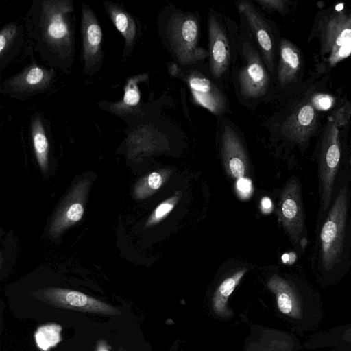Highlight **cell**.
I'll use <instances>...</instances> for the list:
<instances>
[{"mask_svg":"<svg viewBox=\"0 0 351 351\" xmlns=\"http://www.w3.org/2000/svg\"><path fill=\"white\" fill-rule=\"evenodd\" d=\"M310 263L316 276L326 282L340 278L351 267V167L348 162L328 210L316 221Z\"/></svg>","mask_w":351,"mask_h":351,"instance_id":"6da1fadb","label":"cell"},{"mask_svg":"<svg viewBox=\"0 0 351 351\" xmlns=\"http://www.w3.org/2000/svg\"><path fill=\"white\" fill-rule=\"evenodd\" d=\"M71 0H34L24 20L27 48L49 67L71 73L75 55Z\"/></svg>","mask_w":351,"mask_h":351,"instance_id":"7a4b0ae2","label":"cell"},{"mask_svg":"<svg viewBox=\"0 0 351 351\" xmlns=\"http://www.w3.org/2000/svg\"><path fill=\"white\" fill-rule=\"evenodd\" d=\"M349 104L334 111L328 118L317 150L319 207L317 221L328 210L339 175L346 164L343 158L340 128L350 117Z\"/></svg>","mask_w":351,"mask_h":351,"instance_id":"3957f363","label":"cell"},{"mask_svg":"<svg viewBox=\"0 0 351 351\" xmlns=\"http://www.w3.org/2000/svg\"><path fill=\"white\" fill-rule=\"evenodd\" d=\"M311 35L319 43L317 71H329L351 54V12L335 9L321 11L315 19Z\"/></svg>","mask_w":351,"mask_h":351,"instance_id":"277c9868","label":"cell"},{"mask_svg":"<svg viewBox=\"0 0 351 351\" xmlns=\"http://www.w3.org/2000/svg\"><path fill=\"white\" fill-rule=\"evenodd\" d=\"M160 28L163 43L181 66H193L208 56L199 46L200 23L195 14L174 11Z\"/></svg>","mask_w":351,"mask_h":351,"instance_id":"5b68a950","label":"cell"},{"mask_svg":"<svg viewBox=\"0 0 351 351\" xmlns=\"http://www.w3.org/2000/svg\"><path fill=\"white\" fill-rule=\"evenodd\" d=\"M277 215L295 250L303 254L308 244V234L302 185L296 176L291 177L283 186Z\"/></svg>","mask_w":351,"mask_h":351,"instance_id":"8992f818","label":"cell"},{"mask_svg":"<svg viewBox=\"0 0 351 351\" xmlns=\"http://www.w3.org/2000/svg\"><path fill=\"white\" fill-rule=\"evenodd\" d=\"M241 44L243 62L237 71V88L243 99L255 101L267 93L271 75L252 40H243Z\"/></svg>","mask_w":351,"mask_h":351,"instance_id":"52a82bcc","label":"cell"},{"mask_svg":"<svg viewBox=\"0 0 351 351\" xmlns=\"http://www.w3.org/2000/svg\"><path fill=\"white\" fill-rule=\"evenodd\" d=\"M319 123V114L312 95L306 93L285 110L278 129L282 137L302 149L317 132Z\"/></svg>","mask_w":351,"mask_h":351,"instance_id":"ba28073f","label":"cell"},{"mask_svg":"<svg viewBox=\"0 0 351 351\" xmlns=\"http://www.w3.org/2000/svg\"><path fill=\"white\" fill-rule=\"evenodd\" d=\"M56 79L55 69L38 65L32 61L18 73L5 79L0 92L5 96L21 101L48 92Z\"/></svg>","mask_w":351,"mask_h":351,"instance_id":"9c48e42d","label":"cell"},{"mask_svg":"<svg viewBox=\"0 0 351 351\" xmlns=\"http://www.w3.org/2000/svg\"><path fill=\"white\" fill-rule=\"evenodd\" d=\"M80 36L82 72L91 77L98 73L103 65V32L95 12L86 3L82 4Z\"/></svg>","mask_w":351,"mask_h":351,"instance_id":"30bf717a","label":"cell"},{"mask_svg":"<svg viewBox=\"0 0 351 351\" xmlns=\"http://www.w3.org/2000/svg\"><path fill=\"white\" fill-rule=\"evenodd\" d=\"M209 71L221 82L233 64L232 43L219 15L210 10L208 19Z\"/></svg>","mask_w":351,"mask_h":351,"instance_id":"8fae6325","label":"cell"},{"mask_svg":"<svg viewBox=\"0 0 351 351\" xmlns=\"http://www.w3.org/2000/svg\"><path fill=\"white\" fill-rule=\"evenodd\" d=\"M33 295L58 308L106 315L121 313L117 308L77 291L48 287L35 291Z\"/></svg>","mask_w":351,"mask_h":351,"instance_id":"7c38bea8","label":"cell"},{"mask_svg":"<svg viewBox=\"0 0 351 351\" xmlns=\"http://www.w3.org/2000/svg\"><path fill=\"white\" fill-rule=\"evenodd\" d=\"M238 10L250 27L265 65L274 76L276 68V40L271 26L256 8L249 1L239 2Z\"/></svg>","mask_w":351,"mask_h":351,"instance_id":"4fadbf2b","label":"cell"},{"mask_svg":"<svg viewBox=\"0 0 351 351\" xmlns=\"http://www.w3.org/2000/svg\"><path fill=\"white\" fill-rule=\"evenodd\" d=\"M90 185L89 180H82L65 196L51 221L49 232L52 237H58L81 220Z\"/></svg>","mask_w":351,"mask_h":351,"instance_id":"5bb4252c","label":"cell"},{"mask_svg":"<svg viewBox=\"0 0 351 351\" xmlns=\"http://www.w3.org/2000/svg\"><path fill=\"white\" fill-rule=\"evenodd\" d=\"M186 82L195 101L216 115L227 109V101L215 82L197 70H191Z\"/></svg>","mask_w":351,"mask_h":351,"instance_id":"9a60e30c","label":"cell"},{"mask_svg":"<svg viewBox=\"0 0 351 351\" xmlns=\"http://www.w3.org/2000/svg\"><path fill=\"white\" fill-rule=\"evenodd\" d=\"M278 60L276 73L277 87L291 88L295 84L304 69V59L300 49L286 38L280 40L278 45Z\"/></svg>","mask_w":351,"mask_h":351,"instance_id":"2e32d148","label":"cell"},{"mask_svg":"<svg viewBox=\"0 0 351 351\" xmlns=\"http://www.w3.org/2000/svg\"><path fill=\"white\" fill-rule=\"evenodd\" d=\"M148 79L147 73H141L128 77L125 80L123 88V96L121 99L115 102L102 100L98 106L106 111L119 117L125 121H128L142 113L141 102V94L139 84Z\"/></svg>","mask_w":351,"mask_h":351,"instance_id":"e0dca14e","label":"cell"},{"mask_svg":"<svg viewBox=\"0 0 351 351\" xmlns=\"http://www.w3.org/2000/svg\"><path fill=\"white\" fill-rule=\"evenodd\" d=\"M221 144L227 173L237 180L243 178L247 165L244 147L234 128L226 123L221 125Z\"/></svg>","mask_w":351,"mask_h":351,"instance_id":"ac0fdd59","label":"cell"},{"mask_svg":"<svg viewBox=\"0 0 351 351\" xmlns=\"http://www.w3.org/2000/svg\"><path fill=\"white\" fill-rule=\"evenodd\" d=\"M103 5L108 18L124 39L123 59L125 61L132 55L141 34L139 22L121 4L106 1Z\"/></svg>","mask_w":351,"mask_h":351,"instance_id":"d6986e66","label":"cell"},{"mask_svg":"<svg viewBox=\"0 0 351 351\" xmlns=\"http://www.w3.org/2000/svg\"><path fill=\"white\" fill-rule=\"evenodd\" d=\"M25 38L24 23L12 21L0 31V71L2 72L19 54Z\"/></svg>","mask_w":351,"mask_h":351,"instance_id":"ffe728a7","label":"cell"},{"mask_svg":"<svg viewBox=\"0 0 351 351\" xmlns=\"http://www.w3.org/2000/svg\"><path fill=\"white\" fill-rule=\"evenodd\" d=\"M46 129L44 117L39 112L34 113L30 121L31 138L36 158L43 173L49 166V143Z\"/></svg>","mask_w":351,"mask_h":351,"instance_id":"44dd1931","label":"cell"},{"mask_svg":"<svg viewBox=\"0 0 351 351\" xmlns=\"http://www.w3.org/2000/svg\"><path fill=\"white\" fill-rule=\"evenodd\" d=\"M246 271V269L237 271L226 278L217 289L212 300L213 308L217 315L228 317L232 314L227 306L228 298L239 284Z\"/></svg>","mask_w":351,"mask_h":351,"instance_id":"7402d4cb","label":"cell"},{"mask_svg":"<svg viewBox=\"0 0 351 351\" xmlns=\"http://www.w3.org/2000/svg\"><path fill=\"white\" fill-rule=\"evenodd\" d=\"M267 287L275 293L277 305L284 314L291 315L293 311L294 293L292 285L279 275H273L267 283Z\"/></svg>","mask_w":351,"mask_h":351,"instance_id":"603a6c76","label":"cell"},{"mask_svg":"<svg viewBox=\"0 0 351 351\" xmlns=\"http://www.w3.org/2000/svg\"><path fill=\"white\" fill-rule=\"evenodd\" d=\"M170 173L169 169H160L141 178L134 188L135 199H144L150 197L166 182Z\"/></svg>","mask_w":351,"mask_h":351,"instance_id":"cb8c5ba5","label":"cell"},{"mask_svg":"<svg viewBox=\"0 0 351 351\" xmlns=\"http://www.w3.org/2000/svg\"><path fill=\"white\" fill-rule=\"evenodd\" d=\"M181 197V192L176 191L173 195L158 204L147 220L145 228L154 226L163 220L174 208Z\"/></svg>","mask_w":351,"mask_h":351,"instance_id":"d4e9b609","label":"cell"},{"mask_svg":"<svg viewBox=\"0 0 351 351\" xmlns=\"http://www.w3.org/2000/svg\"><path fill=\"white\" fill-rule=\"evenodd\" d=\"M265 10L278 11L282 14L285 11L287 1L281 0L256 1Z\"/></svg>","mask_w":351,"mask_h":351,"instance_id":"484cf974","label":"cell"},{"mask_svg":"<svg viewBox=\"0 0 351 351\" xmlns=\"http://www.w3.org/2000/svg\"><path fill=\"white\" fill-rule=\"evenodd\" d=\"M237 190L241 197L245 198L249 197L252 191L251 180L244 177L238 179L237 181Z\"/></svg>","mask_w":351,"mask_h":351,"instance_id":"4316f807","label":"cell"},{"mask_svg":"<svg viewBox=\"0 0 351 351\" xmlns=\"http://www.w3.org/2000/svg\"><path fill=\"white\" fill-rule=\"evenodd\" d=\"M261 210L264 213H268L272 209V202L268 197H264L261 201Z\"/></svg>","mask_w":351,"mask_h":351,"instance_id":"83f0119b","label":"cell"},{"mask_svg":"<svg viewBox=\"0 0 351 351\" xmlns=\"http://www.w3.org/2000/svg\"><path fill=\"white\" fill-rule=\"evenodd\" d=\"M102 341L98 342V345L96 348V351H108L106 348V346L104 345V342L101 343Z\"/></svg>","mask_w":351,"mask_h":351,"instance_id":"f1b7e54d","label":"cell"},{"mask_svg":"<svg viewBox=\"0 0 351 351\" xmlns=\"http://www.w3.org/2000/svg\"><path fill=\"white\" fill-rule=\"evenodd\" d=\"M348 164H349V165L351 167V156H350V158H349V159H348Z\"/></svg>","mask_w":351,"mask_h":351,"instance_id":"f546056e","label":"cell"}]
</instances>
